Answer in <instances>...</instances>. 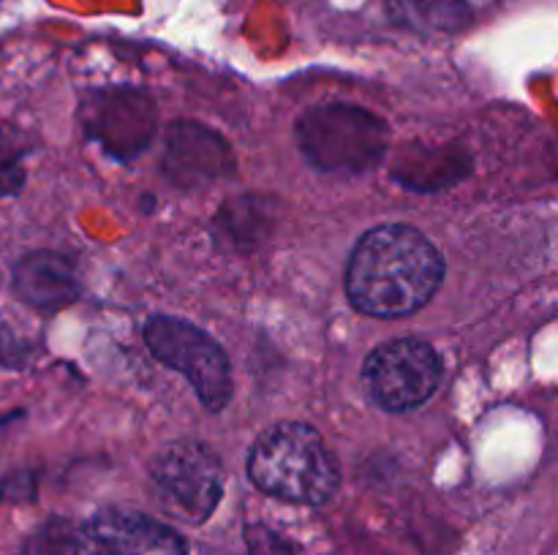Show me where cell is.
<instances>
[{"label":"cell","instance_id":"obj_1","mask_svg":"<svg viewBox=\"0 0 558 555\" xmlns=\"http://www.w3.org/2000/svg\"><path fill=\"white\" fill-rule=\"evenodd\" d=\"M445 278V259L425 234L385 223L363 234L347 267V292L368 316H407L423 308Z\"/></svg>","mask_w":558,"mask_h":555},{"label":"cell","instance_id":"obj_2","mask_svg":"<svg viewBox=\"0 0 558 555\" xmlns=\"http://www.w3.org/2000/svg\"><path fill=\"white\" fill-rule=\"evenodd\" d=\"M248 477L265 493L294 504H325L338 488V466L311 424L278 422L254 441Z\"/></svg>","mask_w":558,"mask_h":555},{"label":"cell","instance_id":"obj_3","mask_svg":"<svg viewBox=\"0 0 558 555\" xmlns=\"http://www.w3.org/2000/svg\"><path fill=\"white\" fill-rule=\"evenodd\" d=\"M158 362L183 373L210 411H221L232 397V370L223 348L191 321L174 316H150L142 330Z\"/></svg>","mask_w":558,"mask_h":555},{"label":"cell","instance_id":"obj_4","mask_svg":"<svg viewBox=\"0 0 558 555\" xmlns=\"http://www.w3.org/2000/svg\"><path fill=\"white\" fill-rule=\"evenodd\" d=\"M147 471L158 504L183 522L207 520L221 498V462L199 441L183 439L161 446Z\"/></svg>","mask_w":558,"mask_h":555},{"label":"cell","instance_id":"obj_5","mask_svg":"<svg viewBox=\"0 0 558 555\" xmlns=\"http://www.w3.org/2000/svg\"><path fill=\"white\" fill-rule=\"evenodd\" d=\"M363 381L376 406L385 411H409L423 406L439 386V354L423 337H396L368 354Z\"/></svg>","mask_w":558,"mask_h":555},{"label":"cell","instance_id":"obj_6","mask_svg":"<svg viewBox=\"0 0 558 555\" xmlns=\"http://www.w3.org/2000/svg\"><path fill=\"white\" fill-rule=\"evenodd\" d=\"M298 136L305 156L330 172L376 161L385 147V123L363 109L322 107L300 120Z\"/></svg>","mask_w":558,"mask_h":555},{"label":"cell","instance_id":"obj_7","mask_svg":"<svg viewBox=\"0 0 558 555\" xmlns=\"http://www.w3.org/2000/svg\"><path fill=\"white\" fill-rule=\"evenodd\" d=\"M74 555H185L172 528L140 511L104 509L85 522Z\"/></svg>","mask_w":558,"mask_h":555},{"label":"cell","instance_id":"obj_8","mask_svg":"<svg viewBox=\"0 0 558 555\" xmlns=\"http://www.w3.org/2000/svg\"><path fill=\"white\" fill-rule=\"evenodd\" d=\"M14 292L31 308L52 313L74 303L80 294V275H76L74 261L65 259L63 254L36 250L16 261Z\"/></svg>","mask_w":558,"mask_h":555},{"label":"cell","instance_id":"obj_9","mask_svg":"<svg viewBox=\"0 0 558 555\" xmlns=\"http://www.w3.org/2000/svg\"><path fill=\"white\" fill-rule=\"evenodd\" d=\"M392 16L417 33H456L472 20L469 0H387Z\"/></svg>","mask_w":558,"mask_h":555},{"label":"cell","instance_id":"obj_10","mask_svg":"<svg viewBox=\"0 0 558 555\" xmlns=\"http://www.w3.org/2000/svg\"><path fill=\"white\" fill-rule=\"evenodd\" d=\"M22 156H25V145L20 141V134L0 123V196L16 194L25 183Z\"/></svg>","mask_w":558,"mask_h":555}]
</instances>
